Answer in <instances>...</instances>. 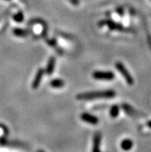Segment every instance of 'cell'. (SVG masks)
<instances>
[{
    "mask_svg": "<svg viewBox=\"0 0 151 152\" xmlns=\"http://www.w3.org/2000/svg\"><path fill=\"white\" fill-rule=\"evenodd\" d=\"M109 114H110V116L112 118H117V116L119 115V114H120V108H119V107L117 105H113V106L111 107Z\"/></svg>",
    "mask_w": 151,
    "mask_h": 152,
    "instance_id": "13",
    "label": "cell"
},
{
    "mask_svg": "<svg viewBox=\"0 0 151 152\" xmlns=\"http://www.w3.org/2000/svg\"><path fill=\"white\" fill-rule=\"evenodd\" d=\"M120 147L121 148L125 151H129L133 147V142L132 140L129 138L123 139L120 143Z\"/></svg>",
    "mask_w": 151,
    "mask_h": 152,
    "instance_id": "8",
    "label": "cell"
},
{
    "mask_svg": "<svg viewBox=\"0 0 151 152\" xmlns=\"http://www.w3.org/2000/svg\"><path fill=\"white\" fill-rule=\"evenodd\" d=\"M45 70L43 69H39L37 71L36 74L35 76V78L33 81V83H32V88L36 90L39 87V86L40 85L41 80L42 79V77L44 75Z\"/></svg>",
    "mask_w": 151,
    "mask_h": 152,
    "instance_id": "6",
    "label": "cell"
},
{
    "mask_svg": "<svg viewBox=\"0 0 151 152\" xmlns=\"http://www.w3.org/2000/svg\"><path fill=\"white\" fill-rule=\"evenodd\" d=\"M147 127H149L150 128H151V120L147 122Z\"/></svg>",
    "mask_w": 151,
    "mask_h": 152,
    "instance_id": "16",
    "label": "cell"
},
{
    "mask_svg": "<svg viewBox=\"0 0 151 152\" xmlns=\"http://www.w3.org/2000/svg\"><path fill=\"white\" fill-rule=\"evenodd\" d=\"M93 77L96 80H111L114 79L115 75L111 71H95L93 73Z\"/></svg>",
    "mask_w": 151,
    "mask_h": 152,
    "instance_id": "3",
    "label": "cell"
},
{
    "mask_svg": "<svg viewBox=\"0 0 151 152\" xmlns=\"http://www.w3.org/2000/svg\"><path fill=\"white\" fill-rule=\"evenodd\" d=\"M117 12H118L119 15H123V10L122 8H119L118 10H117Z\"/></svg>",
    "mask_w": 151,
    "mask_h": 152,
    "instance_id": "15",
    "label": "cell"
},
{
    "mask_svg": "<svg viewBox=\"0 0 151 152\" xmlns=\"http://www.w3.org/2000/svg\"><path fill=\"white\" fill-rule=\"evenodd\" d=\"M116 96V92L113 90L105 91H96L91 92L80 94L77 96V98L80 100H92L99 98H112Z\"/></svg>",
    "mask_w": 151,
    "mask_h": 152,
    "instance_id": "1",
    "label": "cell"
},
{
    "mask_svg": "<svg viewBox=\"0 0 151 152\" xmlns=\"http://www.w3.org/2000/svg\"><path fill=\"white\" fill-rule=\"evenodd\" d=\"M148 40H149V46H150V49H151V39L150 38L148 39Z\"/></svg>",
    "mask_w": 151,
    "mask_h": 152,
    "instance_id": "17",
    "label": "cell"
},
{
    "mask_svg": "<svg viewBox=\"0 0 151 152\" xmlns=\"http://www.w3.org/2000/svg\"><path fill=\"white\" fill-rule=\"evenodd\" d=\"M13 19L15 22L17 23H22L24 19V15H23V12H19L17 13H15L13 15Z\"/></svg>",
    "mask_w": 151,
    "mask_h": 152,
    "instance_id": "14",
    "label": "cell"
},
{
    "mask_svg": "<svg viewBox=\"0 0 151 152\" xmlns=\"http://www.w3.org/2000/svg\"><path fill=\"white\" fill-rule=\"evenodd\" d=\"M122 107L123 109L124 110V111L126 112V114H129V115H135V114H136V111L135 110H134L133 108L131 106H130L129 104H123L122 105Z\"/></svg>",
    "mask_w": 151,
    "mask_h": 152,
    "instance_id": "11",
    "label": "cell"
},
{
    "mask_svg": "<svg viewBox=\"0 0 151 152\" xmlns=\"http://www.w3.org/2000/svg\"><path fill=\"white\" fill-rule=\"evenodd\" d=\"M50 84L53 88H62L65 85V83L61 79H54L50 82Z\"/></svg>",
    "mask_w": 151,
    "mask_h": 152,
    "instance_id": "10",
    "label": "cell"
},
{
    "mask_svg": "<svg viewBox=\"0 0 151 152\" xmlns=\"http://www.w3.org/2000/svg\"><path fill=\"white\" fill-rule=\"evenodd\" d=\"M12 33L14 35H15L16 37H24L26 36L29 34V32L25 29H19V28H15L12 30Z\"/></svg>",
    "mask_w": 151,
    "mask_h": 152,
    "instance_id": "12",
    "label": "cell"
},
{
    "mask_svg": "<svg viewBox=\"0 0 151 152\" xmlns=\"http://www.w3.org/2000/svg\"><path fill=\"white\" fill-rule=\"evenodd\" d=\"M116 68H117V70L122 74V76L123 77L125 80L126 81V83H128L129 85L133 84V77L131 76V74L129 73V71L127 70L126 66H125L121 62H117V64H116Z\"/></svg>",
    "mask_w": 151,
    "mask_h": 152,
    "instance_id": "2",
    "label": "cell"
},
{
    "mask_svg": "<svg viewBox=\"0 0 151 152\" xmlns=\"http://www.w3.org/2000/svg\"><path fill=\"white\" fill-rule=\"evenodd\" d=\"M38 152H45V151H42V150H40V151H39Z\"/></svg>",
    "mask_w": 151,
    "mask_h": 152,
    "instance_id": "18",
    "label": "cell"
},
{
    "mask_svg": "<svg viewBox=\"0 0 151 152\" xmlns=\"http://www.w3.org/2000/svg\"><path fill=\"white\" fill-rule=\"evenodd\" d=\"M99 24L101 26H107L109 29L113 30H123V27L122 26L111 20H104V21L100 22Z\"/></svg>",
    "mask_w": 151,
    "mask_h": 152,
    "instance_id": "7",
    "label": "cell"
},
{
    "mask_svg": "<svg viewBox=\"0 0 151 152\" xmlns=\"http://www.w3.org/2000/svg\"><path fill=\"white\" fill-rule=\"evenodd\" d=\"M55 57L52 56L48 61V64H47V66H46V73L47 74H52L53 73L54 68H55Z\"/></svg>",
    "mask_w": 151,
    "mask_h": 152,
    "instance_id": "9",
    "label": "cell"
},
{
    "mask_svg": "<svg viewBox=\"0 0 151 152\" xmlns=\"http://www.w3.org/2000/svg\"><path fill=\"white\" fill-rule=\"evenodd\" d=\"M102 136L100 132H96L94 134L93 140L92 152H101L100 146H101Z\"/></svg>",
    "mask_w": 151,
    "mask_h": 152,
    "instance_id": "4",
    "label": "cell"
},
{
    "mask_svg": "<svg viewBox=\"0 0 151 152\" xmlns=\"http://www.w3.org/2000/svg\"><path fill=\"white\" fill-rule=\"evenodd\" d=\"M81 119L86 123L90 124L92 125H96L99 123V119L97 117L93 115V114H88V113H83L80 116Z\"/></svg>",
    "mask_w": 151,
    "mask_h": 152,
    "instance_id": "5",
    "label": "cell"
}]
</instances>
